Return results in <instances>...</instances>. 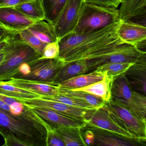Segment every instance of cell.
Here are the masks:
<instances>
[{
    "label": "cell",
    "mask_w": 146,
    "mask_h": 146,
    "mask_svg": "<svg viewBox=\"0 0 146 146\" xmlns=\"http://www.w3.org/2000/svg\"><path fill=\"white\" fill-rule=\"evenodd\" d=\"M120 21L88 34L70 32L58 40L59 57L65 63L88 60L99 56L112 46L122 42L117 35Z\"/></svg>",
    "instance_id": "obj_1"
},
{
    "label": "cell",
    "mask_w": 146,
    "mask_h": 146,
    "mask_svg": "<svg viewBox=\"0 0 146 146\" xmlns=\"http://www.w3.org/2000/svg\"><path fill=\"white\" fill-rule=\"evenodd\" d=\"M0 134L5 146H46L47 132L1 109Z\"/></svg>",
    "instance_id": "obj_2"
},
{
    "label": "cell",
    "mask_w": 146,
    "mask_h": 146,
    "mask_svg": "<svg viewBox=\"0 0 146 146\" xmlns=\"http://www.w3.org/2000/svg\"><path fill=\"white\" fill-rule=\"evenodd\" d=\"M118 10L84 2L72 33H90L119 22Z\"/></svg>",
    "instance_id": "obj_3"
},
{
    "label": "cell",
    "mask_w": 146,
    "mask_h": 146,
    "mask_svg": "<svg viewBox=\"0 0 146 146\" xmlns=\"http://www.w3.org/2000/svg\"><path fill=\"white\" fill-rule=\"evenodd\" d=\"M12 52L10 57L0 66V81L11 79L13 74L21 64L30 63L40 58L42 54L20 40L17 33L9 40Z\"/></svg>",
    "instance_id": "obj_4"
},
{
    "label": "cell",
    "mask_w": 146,
    "mask_h": 146,
    "mask_svg": "<svg viewBox=\"0 0 146 146\" xmlns=\"http://www.w3.org/2000/svg\"><path fill=\"white\" fill-rule=\"evenodd\" d=\"M104 107L122 128L146 142V120L139 118L128 108L111 99L105 104Z\"/></svg>",
    "instance_id": "obj_5"
},
{
    "label": "cell",
    "mask_w": 146,
    "mask_h": 146,
    "mask_svg": "<svg viewBox=\"0 0 146 146\" xmlns=\"http://www.w3.org/2000/svg\"><path fill=\"white\" fill-rule=\"evenodd\" d=\"M146 52L126 43L119 44L113 50L95 58L87 60L90 69L111 63H135L146 60Z\"/></svg>",
    "instance_id": "obj_6"
},
{
    "label": "cell",
    "mask_w": 146,
    "mask_h": 146,
    "mask_svg": "<svg viewBox=\"0 0 146 146\" xmlns=\"http://www.w3.org/2000/svg\"><path fill=\"white\" fill-rule=\"evenodd\" d=\"M84 0H67L54 25L58 40L72 32L78 20Z\"/></svg>",
    "instance_id": "obj_7"
},
{
    "label": "cell",
    "mask_w": 146,
    "mask_h": 146,
    "mask_svg": "<svg viewBox=\"0 0 146 146\" xmlns=\"http://www.w3.org/2000/svg\"><path fill=\"white\" fill-rule=\"evenodd\" d=\"M65 64V62L59 57L53 59H38L30 63L31 72L24 79L52 84L54 77Z\"/></svg>",
    "instance_id": "obj_8"
},
{
    "label": "cell",
    "mask_w": 146,
    "mask_h": 146,
    "mask_svg": "<svg viewBox=\"0 0 146 146\" xmlns=\"http://www.w3.org/2000/svg\"><path fill=\"white\" fill-rule=\"evenodd\" d=\"M17 100L30 108L51 109L70 117L81 119L84 120L85 123L89 118L93 111L95 110L84 109L40 98Z\"/></svg>",
    "instance_id": "obj_9"
},
{
    "label": "cell",
    "mask_w": 146,
    "mask_h": 146,
    "mask_svg": "<svg viewBox=\"0 0 146 146\" xmlns=\"http://www.w3.org/2000/svg\"><path fill=\"white\" fill-rule=\"evenodd\" d=\"M134 92L124 74L118 76L113 80L111 99L122 104L139 117Z\"/></svg>",
    "instance_id": "obj_10"
},
{
    "label": "cell",
    "mask_w": 146,
    "mask_h": 146,
    "mask_svg": "<svg viewBox=\"0 0 146 146\" xmlns=\"http://www.w3.org/2000/svg\"><path fill=\"white\" fill-rule=\"evenodd\" d=\"M117 35L123 43L135 46L142 51H143L142 48L146 47L145 25L129 21H120L118 29Z\"/></svg>",
    "instance_id": "obj_11"
},
{
    "label": "cell",
    "mask_w": 146,
    "mask_h": 146,
    "mask_svg": "<svg viewBox=\"0 0 146 146\" xmlns=\"http://www.w3.org/2000/svg\"><path fill=\"white\" fill-rule=\"evenodd\" d=\"M86 123V126H94L117 133L125 137L141 140L120 126L111 117L104 106L94 110Z\"/></svg>",
    "instance_id": "obj_12"
},
{
    "label": "cell",
    "mask_w": 146,
    "mask_h": 146,
    "mask_svg": "<svg viewBox=\"0 0 146 146\" xmlns=\"http://www.w3.org/2000/svg\"><path fill=\"white\" fill-rule=\"evenodd\" d=\"M35 22L13 7L0 8V26L13 33L27 29Z\"/></svg>",
    "instance_id": "obj_13"
},
{
    "label": "cell",
    "mask_w": 146,
    "mask_h": 146,
    "mask_svg": "<svg viewBox=\"0 0 146 146\" xmlns=\"http://www.w3.org/2000/svg\"><path fill=\"white\" fill-rule=\"evenodd\" d=\"M94 136V144L97 146H134L143 145L146 142L123 136L114 132L94 126H86Z\"/></svg>",
    "instance_id": "obj_14"
},
{
    "label": "cell",
    "mask_w": 146,
    "mask_h": 146,
    "mask_svg": "<svg viewBox=\"0 0 146 146\" xmlns=\"http://www.w3.org/2000/svg\"><path fill=\"white\" fill-rule=\"evenodd\" d=\"M31 109L41 118L53 127L63 125L79 127L83 129L87 125L85 121L83 119L70 117L51 109L45 108Z\"/></svg>",
    "instance_id": "obj_15"
},
{
    "label": "cell",
    "mask_w": 146,
    "mask_h": 146,
    "mask_svg": "<svg viewBox=\"0 0 146 146\" xmlns=\"http://www.w3.org/2000/svg\"><path fill=\"white\" fill-rule=\"evenodd\" d=\"M134 91L146 95V60L134 63L124 73Z\"/></svg>",
    "instance_id": "obj_16"
},
{
    "label": "cell",
    "mask_w": 146,
    "mask_h": 146,
    "mask_svg": "<svg viewBox=\"0 0 146 146\" xmlns=\"http://www.w3.org/2000/svg\"><path fill=\"white\" fill-rule=\"evenodd\" d=\"M6 82L16 87L36 93L40 96L54 95L59 94L58 85L20 78H12Z\"/></svg>",
    "instance_id": "obj_17"
},
{
    "label": "cell",
    "mask_w": 146,
    "mask_h": 146,
    "mask_svg": "<svg viewBox=\"0 0 146 146\" xmlns=\"http://www.w3.org/2000/svg\"><path fill=\"white\" fill-rule=\"evenodd\" d=\"M89 70V68L86 60H79L65 63L55 76L52 84L58 85L60 83L86 74Z\"/></svg>",
    "instance_id": "obj_18"
},
{
    "label": "cell",
    "mask_w": 146,
    "mask_h": 146,
    "mask_svg": "<svg viewBox=\"0 0 146 146\" xmlns=\"http://www.w3.org/2000/svg\"><path fill=\"white\" fill-rule=\"evenodd\" d=\"M118 10L120 21L146 17V0H123Z\"/></svg>",
    "instance_id": "obj_19"
},
{
    "label": "cell",
    "mask_w": 146,
    "mask_h": 146,
    "mask_svg": "<svg viewBox=\"0 0 146 146\" xmlns=\"http://www.w3.org/2000/svg\"><path fill=\"white\" fill-rule=\"evenodd\" d=\"M53 127L63 140L65 146H87L81 131L82 128L63 125Z\"/></svg>",
    "instance_id": "obj_20"
},
{
    "label": "cell",
    "mask_w": 146,
    "mask_h": 146,
    "mask_svg": "<svg viewBox=\"0 0 146 146\" xmlns=\"http://www.w3.org/2000/svg\"><path fill=\"white\" fill-rule=\"evenodd\" d=\"M27 29L40 40L46 44L58 40L54 25L46 20L35 22Z\"/></svg>",
    "instance_id": "obj_21"
},
{
    "label": "cell",
    "mask_w": 146,
    "mask_h": 146,
    "mask_svg": "<svg viewBox=\"0 0 146 146\" xmlns=\"http://www.w3.org/2000/svg\"><path fill=\"white\" fill-rule=\"evenodd\" d=\"M112 80L104 75L102 80L88 86L73 90L84 91L102 99L106 103L111 100V87Z\"/></svg>",
    "instance_id": "obj_22"
},
{
    "label": "cell",
    "mask_w": 146,
    "mask_h": 146,
    "mask_svg": "<svg viewBox=\"0 0 146 146\" xmlns=\"http://www.w3.org/2000/svg\"><path fill=\"white\" fill-rule=\"evenodd\" d=\"M103 77L104 75L94 70L89 74L80 75L63 81L60 83L58 85L70 89L80 88L100 81L103 79Z\"/></svg>",
    "instance_id": "obj_23"
},
{
    "label": "cell",
    "mask_w": 146,
    "mask_h": 146,
    "mask_svg": "<svg viewBox=\"0 0 146 146\" xmlns=\"http://www.w3.org/2000/svg\"><path fill=\"white\" fill-rule=\"evenodd\" d=\"M13 7L34 22L45 20L42 0H31Z\"/></svg>",
    "instance_id": "obj_24"
},
{
    "label": "cell",
    "mask_w": 146,
    "mask_h": 146,
    "mask_svg": "<svg viewBox=\"0 0 146 146\" xmlns=\"http://www.w3.org/2000/svg\"><path fill=\"white\" fill-rule=\"evenodd\" d=\"M59 94L74 97L86 102L96 109L103 107L106 102L101 98L84 91L65 88L58 85Z\"/></svg>",
    "instance_id": "obj_25"
},
{
    "label": "cell",
    "mask_w": 146,
    "mask_h": 146,
    "mask_svg": "<svg viewBox=\"0 0 146 146\" xmlns=\"http://www.w3.org/2000/svg\"><path fill=\"white\" fill-rule=\"evenodd\" d=\"M0 94L17 100L33 99L39 98L40 96L36 93L16 87L6 81H0Z\"/></svg>",
    "instance_id": "obj_26"
},
{
    "label": "cell",
    "mask_w": 146,
    "mask_h": 146,
    "mask_svg": "<svg viewBox=\"0 0 146 146\" xmlns=\"http://www.w3.org/2000/svg\"><path fill=\"white\" fill-rule=\"evenodd\" d=\"M135 63H111L101 65L96 67L95 71L105 75L112 80L125 72Z\"/></svg>",
    "instance_id": "obj_27"
},
{
    "label": "cell",
    "mask_w": 146,
    "mask_h": 146,
    "mask_svg": "<svg viewBox=\"0 0 146 146\" xmlns=\"http://www.w3.org/2000/svg\"><path fill=\"white\" fill-rule=\"evenodd\" d=\"M67 0H42L45 20L54 25Z\"/></svg>",
    "instance_id": "obj_28"
},
{
    "label": "cell",
    "mask_w": 146,
    "mask_h": 146,
    "mask_svg": "<svg viewBox=\"0 0 146 146\" xmlns=\"http://www.w3.org/2000/svg\"><path fill=\"white\" fill-rule=\"evenodd\" d=\"M39 98L45 99V100L58 102H61L69 106L81 108L88 109V110L96 109V108L93 107L90 105L74 97L60 94H58L54 95L40 96Z\"/></svg>",
    "instance_id": "obj_29"
},
{
    "label": "cell",
    "mask_w": 146,
    "mask_h": 146,
    "mask_svg": "<svg viewBox=\"0 0 146 146\" xmlns=\"http://www.w3.org/2000/svg\"><path fill=\"white\" fill-rule=\"evenodd\" d=\"M17 36L20 40L28 44L34 50L42 54L43 49L47 44L40 40L27 29L17 33Z\"/></svg>",
    "instance_id": "obj_30"
},
{
    "label": "cell",
    "mask_w": 146,
    "mask_h": 146,
    "mask_svg": "<svg viewBox=\"0 0 146 146\" xmlns=\"http://www.w3.org/2000/svg\"><path fill=\"white\" fill-rule=\"evenodd\" d=\"M47 130L46 146H65L63 140L54 129V127L48 124Z\"/></svg>",
    "instance_id": "obj_31"
},
{
    "label": "cell",
    "mask_w": 146,
    "mask_h": 146,
    "mask_svg": "<svg viewBox=\"0 0 146 146\" xmlns=\"http://www.w3.org/2000/svg\"><path fill=\"white\" fill-rule=\"evenodd\" d=\"M60 48L58 40L47 43L42 52L41 59H53L59 57Z\"/></svg>",
    "instance_id": "obj_32"
},
{
    "label": "cell",
    "mask_w": 146,
    "mask_h": 146,
    "mask_svg": "<svg viewBox=\"0 0 146 146\" xmlns=\"http://www.w3.org/2000/svg\"><path fill=\"white\" fill-rule=\"evenodd\" d=\"M30 72L31 67L29 63L25 62L20 64L13 72L12 78L24 79Z\"/></svg>",
    "instance_id": "obj_33"
},
{
    "label": "cell",
    "mask_w": 146,
    "mask_h": 146,
    "mask_svg": "<svg viewBox=\"0 0 146 146\" xmlns=\"http://www.w3.org/2000/svg\"><path fill=\"white\" fill-rule=\"evenodd\" d=\"M85 2L106 7L117 8L123 2V0H84Z\"/></svg>",
    "instance_id": "obj_34"
},
{
    "label": "cell",
    "mask_w": 146,
    "mask_h": 146,
    "mask_svg": "<svg viewBox=\"0 0 146 146\" xmlns=\"http://www.w3.org/2000/svg\"><path fill=\"white\" fill-rule=\"evenodd\" d=\"M31 0H0V8L14 7L18 5Z\"/></svg>",
    "instance_id": "obj_35"
},
{
    "label": "cell",
    "mask_w": 146,
    "mask_h": 146,
    "mask_svg": "<svg viewBox=\"0 0 146 146\" xmlns=\"http://www.w3.org/2000/svg\"><path fill=\"white\" fill-rule=\"evenodd\" d=\"M12 52V49L9 40L8 44L5 51L0 52V66L1 65L11 56Z\"/></svg>",
    "instance_id": "obj_36"
},
{
    "label": "cell",
    "mask_w": 146,
    "mask_h": 146,
    "mask_svg": "<svg viewBox=\"0 0 146 146\" xmlns=\"http://www.w3.org/2000/svg\"><path fill=\"white\" fill-rule=\"evenodd\" d=\"M16 33H13L1 26H0V42L9 40Z\"/></svg>",
    "instance_id": "obj_37"
},
{
    "label": "cell",
    "mask_w": 146,
    "mask_h": 146,
    "mask_svg": "<svg viewBox=\"0 0 146 146\" xmlns=\"http://www.w3.org/2000/svg\"><path fill=\"white\" fill-rule=\"evenodd\" d=\"M84 140L87 146L94 145V136L92 131L88 129L84 134Z\"/></svg>",
    "instance_id": "obj_38"
},
{
    "label": "cell",
    "mask_w": 146,
    "mask_h": 146,
    "mask_svg": "<svg viewBox=\"0 0 146 146\" xmlns=\"http://www.w3.org/2000/svg\"><path fill=\"white\" fill-rule=\"evenodd\" d=\"M10 39L0 42V52H1L5 51L7 44H8V41H9V40Z\"/></svg>",
    "instance_id": "obj_39"
},
{
    "label": "cell",
    "mask_w": 146,
    "mask_h": 146,
    "mask_svg": "<svg viewBox=\"0 0 146 146\" xmlns=\"http://www.w3.org/2000/svg\"></svg>",
    "instance_id": "obj_40"
}]
</instances>
